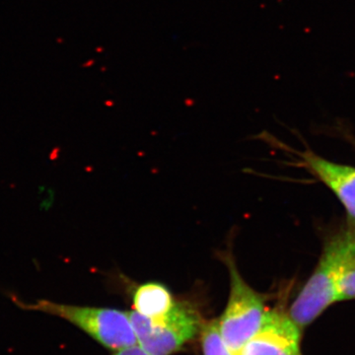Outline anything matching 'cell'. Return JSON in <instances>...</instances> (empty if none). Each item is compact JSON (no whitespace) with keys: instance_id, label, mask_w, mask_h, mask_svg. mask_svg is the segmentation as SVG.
Here are the masks:
<instances>
[{"instance_id":"cell-2","label":"cell","mask_w":355,"mask_h":355,"mask_svg":"<svg viewBox=\"0 0 355 355\" xmlns=\"http://www.w3.org/2000/svg\"><path fill=\"white\" fill-rule=\"evenodd\" d=\"M10 297L20 309L44 313L65 320L114 352L137 345L130 311L62 304L44 299L26 303L15 295Z\"/></svg>"},{"instance_id":"cell-5","label":"cell","mask_w":355,"mask_h":355,"mask_svg":"<svg viewBox=\"0 0 355 355\" xmlns=\"http://www.w3.org/2000/svg\"><path fill=\"white\" fill-rule=\"evenodd\" d=\"M302 333L288 313L270 310L260 331L245 343L237 355H302Z\"/></svg>"},{"instance_id":"cell-10","label":"cell","mask_w":355,"mask_h":355,"mask_svg":"<svg viewBox=\"0 0 355 355\" xmlns=\"http://www.w3.org/2000/svg\"><path fill=\"white\" fill-rule=\"evenodd\" d=\"M114 355H150L144 352L139 345L114 352Z\"/></svg>"},{"instance_id":"cell-9","label":"cell","mask_w":355,"mask_h":355,"mask_svg":"<svg viewBox=\"0 0 355 355\" xmlns=\"http://www.w3.org/2000/svg\"><path fill=\"white\" fill-rule=\"evenodd\" d=\"M340 301L355 299V266L343 277L340 286Z\"/></svg>"},{"instance_id":"cell-6","label":"cell","mask_w":355,"mask_h":355,"mask_svg":"<svg viewBox=\"0 0 355 355\" xmlns=\"http://www.w3.org/2000/svg\"><path fill=\"white\" fill-rule=\"evenodd\" d=\"M301 157L310 171L335 193L355 219V168L331 162L310 151L301 154Z\"/></svg>"},{"instance_id":"cell-1","label":"cell","mask_w":355,"mask_h":355,"mask_svg":"<svg viewBox=\"0 0 355 355\" xmlns=\"http://www.w3.org/2000/svg\"><path fill=\"white\" fill-rule=\"evenodd\" d=\"M354 266L355 229L347 228L327 243L316 268L287 312L301 330L340 301V282Z\"/></svg>"},{"instance_id":"cell-8","label":"cell","mask_w":355,"mask_h":355,"mask_svg":"<svg viewBox=\"0 0 355 355\" xmlns=\"http://www.w3.org/2000/svg\"><path fill=\"white\" fill-rule=\"evenodd\" d=\"M200 338L203 355H237L224 342L219 331L218 319L205 322Z\"/></svg>"},{"instance_id":"cell-3","label":"cell","mask_w":355,"mask_h":355,"mask_svg":"<svg viewBox=\"0 0 355 355\" xmlns=\"http://www.w3.org/2000/svg\"><path fill=\"white\" fill-rule=\"evenodd\" d=\"M217 256L227 268L230 280L227 305L218 319L219 331L229 349L237 354L265 323L270 311L268 295L254 291L243 279L231 247Z\"/></svg>"},{"instance_id":"cell-7","label":"cell","mask_w":355,"mask_h":355,"mask_svg":"<svg viewBox=\"0 0 355 355\" xmlns=\"http://www.w3.org/2000/svg\"><path fill=\"white\" fill-rule=\"evenodd\" d=\"M176 301L172 292L164 284L146 282L135 287L132 311L147 319H157L168 314Z\"/></svg>"},{"instance_id":"cell-4","label":"cell","mask_w":355,"mask_h":355,"mask_svg":"<svg viewBox=\"0 0 355 355\" xmlns=\"http://www.w3.org/2000/svg\"><path fill=\"white\" fill-rule=\"evenodd\" d=\"M137 345L150 355H172L200 335L203 321L190 301L177 300L165 316L147 319L130 311Z\"/></svg>"}]
</instances>
